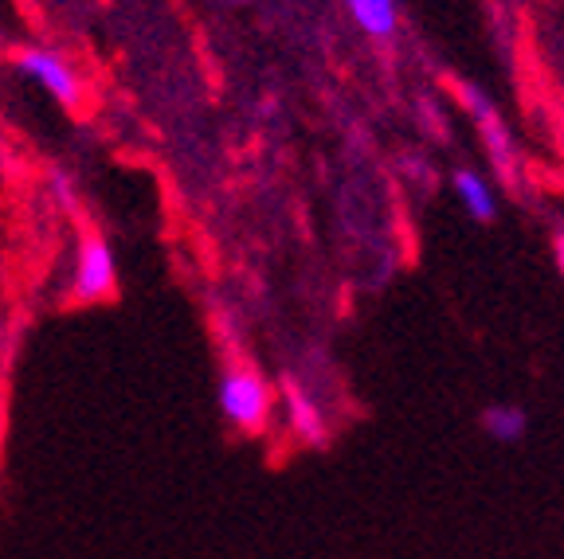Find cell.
<instances>
[{
	"instance_id": "1",
	"label": "cell",
	"mask_w": 564,
	"mask_h": 559,
	"mask_svg": "<svg viewBox=\"0 0 564 559\" xmlns=\"http://www.w3.org/2000/svg\"><path fill=\"white\" fill-rule=\"evenodd\" d=\"M220 412L224 419L231 423L236 430H243V435H256V430L267 427V419H271V387H267V380L259 376V372H251V368H224L220 376Z\"/></svg>"
},
{
	"instance_id": "2",
	"label": "cell",
	"mask_w": 564,
	"mask_h": 559,
	"mask_svg": "<svg viewBox=\"0 0 564 559\" xmlns=\"http://www.w3.org/2000/svg\"><path fill=\"white\" fill-rule=\"evenodd\" d=\"M12 67H17L20 79L40 87L52 102L67 106V110L83 102V79H79V70L70 67L67 55L52 52V47H20V52L12 55Z\"/></svg>"
},
{
	"instance_id": "3",
	"label": "cell",
	"mask_w": 564,
	"mask_h": 559,
	"mask_svg": "<svg viewBox=\"0 0 564 559\" xmlns=\"http://www.w3.org/2000/svg\"><path fill=\"white\" fill-rule=\"evenodd\" d=\"M118 289V263L115 251L102 235H87L75 254V274H70V297L75 302H102Z\"/></svg>"
},
{
	"instance_id": "4",
	"label": "cell",
	"mask_w": 564,
	"mask_h": 559,
	"mask_svg": "<svg viewBox=\"0 0 564 559\" xmlns=\"http://www.w3.org/2000/svg\"><path fill=\"white\" fill-rule=\"evenodd\" d=\"M463 102H467V110L475 114L478 130H482V141H486V153H490V161L498 165V173H502L506 180H513V176H518V157H513L510 130L502 125L498 110H494V106L486 102L478 90H470V87H463Z\"/></svg>"
},
{
	"instance_id": "5",
	"label": "cell",
	"mask_w": 564,
	"mask_h": 559,
	"mask_svg": "<svg viewBox=\"0 0 564 559\" xmlns=\"http://www.w3.org/2000/svg\"><path fill=\"white\" fill-rule=\"evenodd\" d=\"M349 4V17L357 20L369 40L377 44H388L392 35H397V24H400V12H397V0H345Z\"/></svg>"
},
{
	"instance_id": "6",
	"label": "cell",
	"mask_w": 564,
	"mask_h": 559,
	"mask_svg": "<svg viewBox=\"0 0 564 559\" xmlns=\"http://www.w3.org/2000/svg\"><path fill=\"white\" fill-rule=\"evenodd\" d=\"M282 395H286V412H291V430L302 438V442L310 446H322L326 442V423H322V407H314V399H310L302 387H294L291 380H286V387H282Z\"/></svg>"
},
{
	"instance_id": "7",
	"label": "cell",
	"mask_w": 564,
	"mask_h": 559,
	"mask_svg": "<svg viewBox=\"0 0 564 559\" xmlns=\"http://www.w3.org/2000/svg\"><path fill=\"white\" fill-rule=\"evenodd\" d=\"M451 184H455V196L463 200V208H467L478 223H490V219L498 216V200H494L490 184H486L475 168H458V173L451 176Z\"/></svg>"
},
{
	"instance_id": "8",
	"label": "cell",
	"mask_w": 564,
	"mask_h": 559,
	"mask_svg": "<svg viewBox=\"0 0 564 559\" xmlns=\"http://www.w3.org/2000/svg\"><path fill=\"white\" fill-rule=\"evenodd\" d=\"M482 427L494 442H521L529 430V419L521 407H513V403H494V407L482 412Z\"/></svg>"
},
{
	"instance_id": "9",
	"label": "cell",
	"mask_w": 564,
	"mask_h": 559,
	"mask_svg": "<svg viewBox=\"0 0 564 559\" xmlns=\"http://www.w3.org/2000/svg\"><path fill=\"white\" fill-rule=\"evenodd\" d=\"M553 251H556V266H561V274H564V231H561V235H556Z\"/></svg>"
}]
</instances>
